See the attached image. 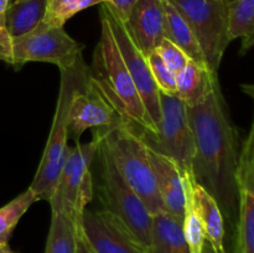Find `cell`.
<instances>
[{"label":"cell","mask_w":254,"mask_h":253,"mask_svg":"<svg viewBox=\"0 0 254 253\" xmlns=\"http://www.w3.org/2000/svg\"><path fill=\"white\" fill-rule=\"evenodd\" d=\"M9 5L10 0H0V44L4 46L5 54H6L7 45H9L10 41V36L6 31V26H5V14H6Z\"/></svg>","instance_id":"obj_29"},{"label":"cell","mask_w":254,"mask_h":253,"mask_svg":"<svg viewBox=\"0 0 254 253\" xmlns=\"http://www.w3.org/2000/svg\"><path fill=\"white\" fill-rule=\"evenodd\" d=\"M103 2L107 0H46V12L42 22L50 26L64 27L77 12Z\"/></svg>","instance_id":"obj_25"},{"label":"cell","mask_w":254,"mask_h":253,"mask_svg":"<svg viewBox=\"0 0 254 253\" xmlns=\"http://www.w3.org/2000/svg\"><path fill=\"white\" fill-rule=\"evenodd\" d=\"M154 51H156V54L161 57L164 63H165L174 73H179L189 62L192 61L180 47H178L175 44L169 41L168 39H164Z\"/></svg>","instance_id":"obj_27"},{"label":"cell","mask_w":254,"mask_h":253,"mask_svg":"<svg viewBox=\"0 0 254 253\" xmlns=\"http://www.w3.org/2000/svg\"><path fill=\"white\" fill-rule=\"evenodd\" d=\"M186 112L195 143L193 178L217 201L223 217L235 227L241 144L218 79L198 103L186 106Z\"/></svg>","instance_id":"obj_1"},{"label":"cell","mask_w":254,"mask_h":253,"mask_svg":"<svg viewBox=\"0 0 254 253\" xmlns=\"http://www.w3.org/2000/svg\"><path fill=\"white\" fill-rule=\"evenodd\" d=\"M124 123L87 76L74 91L68 109V138L79 143L87 129H109Z\"/></svg>","instance_id":"obj_12"},{"label":"cell","mask_w":254,"mask_h":253,"mask_svg":"<svg viewBox=\"0 0 254 253\" xmlns=\"http://www.w3.org/2000/svg\"><path fill=\"white\" fill-rule=\"evenodd\" d=\"M192 30L208 68L218 72L230 45V0H169Z\"/></svg>","instance_id":"obj_8"},{"label":"cell","mask_w":254,"mask_h":253,"mask_svg":"<svg viewBox=\"0 0 254 253\" xmlns=\"http://www.w3.org/2000/svg\"><path fill=\"white\" fill-rule=\"evenodd\" d=\"M126 22L148 56L165 39V0H138Z\"/></svg>","instance_id":"obj_14"},{"label":"cell","mask_w":254,"mask_h":253,"mask_svg":"<svg viewBox=\"0 0 254 253\" xmlns=\"http://www.w3.org/2000/svg\"><path fill=\"white\" fill-rule=\"evenodd\" d=\"M97 155L101 163L99 197L103 203V210L116 217L134 242L144 252L149 253L151 245V213L140 197L122 178L101 140Z\"/></svg>","instance_id":"obj_5"},{"label":"cell","mask_w":254,"mask_h":253,"mask_svg":"<svg viewBox=\"0 0 254 253\" xmlns=\"http://www.w3.org/2000/svg\"><path fill=\"white\" fill-rule=\"evenodd\" d=\"M88 72V66L81 62L68 69H60L59 98L49 139L30 189L39 200L49 201L54 193L59 176L68 154V109L74 91Z\"/></svg>","instance_id":"obj_4"},{"label":"cell","mask_w":254,"mask_h":253,"mask_svg":"<svg viewBox=\"0 0 254 253\" xmlns=\"http://www.w3.org/2000/svg\"><path fill=\"white\" fill-rule=\"evenodd\" d=\"M76 253H93V251L91 250L89 245L87 243V241H86V238H84L83 233H82L81 228L78 230V236H77Z\"/></svg>","instance_id":"obj_30"},{"label":"cell","mask_w":254,"mask_h":253,"mask_svg":"<svg viewBox=\"0 0 254 253\" xmlns=\"http://www.w3.org/2000/svg\"><path fill=\"white\" fill-rule=\"evenodd\" d=\"M36 201H39V198L29 188L6 205L0 207V245L9 243L19 221Z\"/></svg>","instance_id":"obj_24"},{"label":"cell","mask_w":254,"mask_h":253,"mask_svg":"<svg viewBox=\"0 0 254 253\" xmlns=\"http://www.w3.org/2000/svg\"><path fill=\"white\" fill-rule=\"evenodd\" d=\"M108 150L119 174L140 197L151 216L166 212L145 144L126 123L109 129H94Z\"/></svg>","instance_id":"obj_3"},{"label":"cell","mask_w":254,"mask_h":253,"mask_svg":"<svg viewBox=\"0 0 254 253\" xmlns=\"http://www.w3.org/2000/svg\"><path fill=\"white\" fill-rule=\"evenodd\" d=\"M183 181L184 193H185V211H184L183 220L184 236H185L190 253H203L207 240H206V233L203 230L202 222H201L200 215L196 210L195 193H193V185H195L193 174L183 173Z\"/></svg>","instance_id":"obj_21"},{"label":"cell","mask_w":254,"mask_h":253,"mask_svg":"<svg viewBox=\"0 0 254 253\" xmlns=\"http://www.w3.org/2000/svg\"><path fill=\"white\" fill-rule=\"evenodd\" d=\"M210 253H213V252H212V250H211V247H210Z\"/></svg>","instance_id":"obj_34"},{"label":"cell","mask_w":254,"mask_h":253,"mask_svg":"<svg viewBox=\"0 0 254 253\" xmlns=\"http://www.w3.org/2000/svg\"><path fill=\"white\" fill-rule=\"evenodd\" d=\"M235 253H254V114L241 143L237 168Z\"/></svg>","instance_id":"obj_11"},{"label":"cell","mask_w":254,"mask_h":253,"mask_svg":"<svg viewBox=\"0 0 254 253\" xmlns=\"http://www.w3.org/2000/svg\"><path fill=\"white\" fill-rule=\"evenodd\" d=\"M83 45L69 36L64 27L37 25L32 31L10 39L4 61L20 68L26 62H49L68 69L81 62Z\"/></svg>","instance_id":"obj_7"},{"label":"cell","mask_w":254,"mask_h":253,"mask_svg":"<svg viewBox=\"0 0 254 253\" xmlns=\"http://www.w3.org/2000/svg\"><path fill=\"white\" fill-rule=\"evenodd\" d=\"M216 79H218L217 72L211 71L207 66L195 61H190L176 73V97L185 106H193L207 94Z\"/></svg>","instance_id":"obj_18"},{"label":"cell","mask_w":254,"mask_h":253,"mask_svg":"<svg viewBox=\"0 0 254 253\" xmlns=\"http://www.w3.org/2000/svg\"><path fill=\"white\" fill-rule=\"evenodd\" d=\"M46 12V0H15L5 14V26L10 39L22 36L41 24Z\"/></svg>","instance_id":"obj_19"},{"label":"cell","mask_w":254,"mask_h":253,"mask_svg":"<svg viewBox=\"0 0 254 253\" xmlns=\"http://www.w3.org/2000/svg\"><path fill=\"white\" fill-rule=\"evenodd\" d=\"M241 89H242L243 93H246L247 96H250L251 98L254 99V83L241 84Z\"/></svg>","instance_id":"obj_31"},{"label":"cell","mask_w":254,"mask_h":253,"mask_svg":"<svg viewBox=\"0 0 254 253\" xmlns=\"http://www.w3.org/2000/svg\"><path fill=\"white\" fill-rule=\"evenodd\" d=\"M79 225L64 215L51 212V225L45 253H76Z\"/></svg>","instance_id":"obj_23"},{"label":"cell","mask_w":254,"mask_h":253,"mask_svg":"<svg viewBox=\"0 0 254 253\" xmlns=\"http://www.w3.org/2000/svg\"><path fill=\"white\" fill-rule=\"evenodd\" d=\"M136 1L138 0H107V2H104V4L108 5L109 9L116 12L122 20L127 21Z\"/></svg>","instance_id":"obj_28"},{"label":"cell","mask_w":254,"mask_h":253,"mask_svg":"<svg viewBox=\"0 0 254 253\" xmlns=\"http://www.w3.org/2000/svg\"><path fill=\"white\" fill-rule=\"evenodd\" d=\"M99 16L101 36L88 66L89 79L134 133L149 131L155 134L158 130L149 119L140 94L122 59L111 26L103 14L99 12Z\"/></svg>","instance_id":"obj_2"},{"label":"cell","mask_w":254,"mask_h":253,"mask_svg":"<svg viewBox=\"0 0 254 253\" xmlns=\"http://www.w3.org/2000/svg\"><path fill=\"white\" fill-rule=\"evenodd\" d=\"M99 12L106 16L107 21L111 26L112 34L118 45L122 59H123L124 63L135 83L136 89L140 94L149 119L158 130L161 119L160 91L156 87L153 76H151L148 56L141 51L127 22L122 20L116 12L112 11L108 5L104 2L101 4Z\"/></svg>","instance_id":"obj_10"},{"label":"cell","mask_w":254,"mask_h":253,"mask_svg":"<svg viewBox=\"0 0 254 253\" xmlns=\"http://www.w3.org/2000/svg\"><path fill=\"white\" fill-rule=\"evenodd\" d=\"M193 193L196 210L200 215L208 246L213 253H227L225 250V217L217 201L196 181Z\"/></svg>","instance_id":"obj_16"},{"label":"cell","mask_w":254,"mask_h":253,"mask_svg":"<svg viewBox=\"0 0 254 253\" xmlns=\"http://www.w3.org/2000/svg\"><path fill=\"white\" fill-rule=\"evenodd\" d=\"M165 39L180 47L192 61L207 66L192 30L169 0H165Z\"/></svg>","instance_id":"obj_20"},{"label":"cell","mask_w":254,"mask_h":253,"mask_svg":"<svg viewBox=\"0 0 254 253\" xmlns=\"http://www.w3.org/2000/svg\"><path fill=\"white\" fill-rule=\"evenodd\" d=\"M146 146V145H145ZM149 159L153 165L158 183L159 193L161 196L166 212L183 222L185 211V193H184L183 173L175 163L168 156L159 154L146 146Z\"/></svg>","instance_id":"obj_15"},{"label":"cell","mask_w":254,"mask_h":253,"mask_svg":"<svg viewBox=\"0 0 254 253\" xmlns=\"http://www.w3.org/2000/svg\"><path fill=\"white\" fill-rule=\"evenodd\" d=\"M0 253H16L9 247V243L7 245H0Z\"/></svg>","instance_id":"obj_32"},{"label":"cell","mask_w":254,"mask_h":253,"mask_svg":"<svg viewBox=\"0 0 254 253\" xmlns=\"http://www.w3.org/2000/svg\"><path fill=\"white\" fill-rule=\"evenodd\" d=\"M79 228L93 253H146L118 220L103 208L84 211Z\"/></svg>","instance_id":"obj_13"},{"label":"cell","mask_w":254,"mask_h":253,"mask_svg":"<svg viewBox=\"0 0 254 253\" xmlns=\"http://www.w3.org/2000/svg\"><path fill=\"white\" fill-rule=\"evenodd\" d=\"M99 140L93 134L88 143L69 146L67 159L49 200L51 212H59L81 225L87 205L93 198L91 166L98 154Z\"/></svg>","instance_id":"obj_6"},{"label":"cell","mask_w":254,"mask_h":253,"mask_svg":"<svg viewBox=\"0 0 254 253\" xmlns=\"http://www.w3.org/2000/svg\"><path fill=\"white\" fill-rule=\"evenodd\" d=\"M4 57H5V49L1 44H0V60L4 61Z\"/></svg>","instance_id":"obj_33"},{"label":"cell","mask_w":254,"mask_h":253,"mask_svg":"<svg viewBox=\"0 0 254 253\" xmlns=\"http://www.w3.org/2000/svg\"><path fill=\"white\" fill-rule=\"evenodd\" d=\"M161 119L155 134L143 131L136 135L154 151L168 156L181 173L193 174L195 143L186 106L176 96L160 92Z\"/></svg>","instance_id":"obj_9"},{"label":"cell","mask_w":254,"mask_h":253,"mask_svg":"<svg viewBox=\"0 0 254 253\" xmlns=\"http://www.w3.org/2000/svg\"><path fill=\"white\" fill-rule=\"evenodd\" d=\"M149 253H190L183 222L169 212L151 216V245Z\"/></svg>","instance_id":"obj_17"},{"label":"cell","mask_w":254,"mask_h":253,"mask_svg":"<svg viewBox=\"0 0 254 253\" xmlns=\"http://www.w3.org/2000/svg\"><path fill=\"white\" fill-rule=\"evenodd\" d=\"M149 66L154 82L161 93L176 96V73H174L161 60V57L153 51L148 55Z\"/></svg>","instance_id":"obj_26"},{"label":"cell","mask_w":254,"mask_h":253,"mask_svg":"<svg viewBox=\"0 0 254 253\" xmlns=\"http://www.w3.org/2000/svg\"><path fill=\"white\" fill-rule=\"evenodd\" d=\"M230 39L242 40L241 52L254 46V0H230Z\"/></svg>","instance_id":"obj_22"}]
</instances>
